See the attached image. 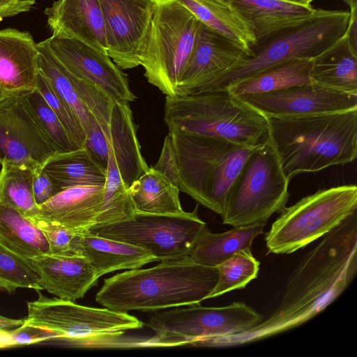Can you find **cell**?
<instances>
[{
	"label": "cell",
	"instance_id": "1",
	"mask_svg": "<svg viewBox=\"0 0 357 357\" xmlns=\"http://www.w3.org/2000/svg\"><path fill=\"white\" fill-rule=\"evenodd\" d=\"M357 271L356 213L324 235L291 273L281 302L266 319L238 334L204 340V347L242 345L283 333L309 321L349 286Z\"/></svg>",
	"mask_w": 357,
	"mask_h": 357
},
{
	"label": "cell",
	"instance_id": "2",
	"mask_svg": "<svg viewBox=\"0 0 357 357\" xmlns=\"http://www.w3.org/2000/svg\"><path fill=\"white\" fill-rule=\"evenodd\" d=\"M255 149L169 130L153 167L165 174L180 191L220 215L231 185Z\"/></svg>",
	"mask_w": 357,
	"mask_h": 357
},
{
	"label": "cell",
	"instance_id": "3",
	"mask_svg": "<svg viewBox=\"0 0 357 357\" xmlns=\"http://www.w3.org/2000/svg\"><path fill=\"white\" fill-rule=\"evenodd\" d=\"M216 267L190 256L162 260L148 268H134L104 280L96 301L112 310L157 311L199 304L208 299L218 281Z\"/></svg>",
	"mask_w": 357,
	"mask_h": 357
},
{
	"label": "cell",
	"instance_id": "4",
	"mask_svg": "<svg viewBox=\"0 0 357 357\" xmlns=\"http://www.w3.org/2000/svg\"><path fill=\"white\" fill-rule=\"evenodd\" d=\"M268 142L290 181L352 162L357 156V109L300 116H265Z\"/></svg>",
	"mask_w": 357,
	"mask_h": 357
},
{
	"label": "cell",
	"instance_id": "5",
	"mask_svg": "<svg viewBox=\"0 0 357 357\" xmlns=\"http://www.w3.org/2000/svg\"><path fill=\"white\" fill-rule=\"evenodd\" d=\"M169 130L225 139L257 148L268 141L266 116L228 90L166 96Z\"/></svg>",
	"mask_w": 357,
	"mask_h": 357
},
{
	"label": "cell",
	"instance_id": "6",
	"mask_svg": "<svg viewBox=\"0 0 357 357\" xmlns=\"http://www.w3.org/2000/svg\"><path fill=\"white\" fill-rule=\"evenodd\" d=\"M153 15L140 66L148 82L174 97L190 58L201 22L177 0H153Z\"/></svg>",
	"mask_w": 357,
	"mask_h": 357
},
{
	"label": "cell",
	"instance_id": "7",
	"mask_svg": "<svg viewBox=\"0 0 357 357\" xmlns=\"http://www.w3.org/2000/svg\"><path fill=\"white\" fill-rule=\"evenodd\" d=\"M349 16V11L323 9L311 20L257 44L250 56L197 93L225 90L268 67L315 57L344 34Z\"/></svg>",
	"mask_w": 357,
	"mask_h": 357
},
{
	"label": "cell",
	"instance_id": "8",
	"mask_svg": "<svg viewBox=\"0 0 357 357\" xmlns=\"http://www.w3.org/2000/svg\"><path fill=\"white\" fill-rule=\"evenodd\" d=\"M357 187L320 189L285 206L265 233L268 253L290 254L324 236L356 213Z\"/></svg>",
	"mask_w": 357,
	"mask_h": 357
},
{
	"label": "cell",
	"instance_id": "9",
	"mask_svg": "<svg viewBox=\"0 0 357 357\" xmlns=\"http://www.w3.org/2000/svg\"><path fill=\"white\" fill-rule=\"evenodd\" d=\"M38 298L27 303L24 324L56 333L57 340L74 346H121L118 341L125 332L141 328L144 324L127 312L109 308L80 305L59 298Z\"/></svg>",
	"mask_w": 357,
	"mask_h": 357
},
{
	"label": "cell",
	"instance_id": "10",
	"mask_svg": "<svg viewBox=\"0 0 357 357\" xmlns=\"http://www.w3.org/2000/svg\"><path fill=\"white\" fill-rule=\"evenodd\" d=\"M289 183L272 145L267 142L256 148L227 195L222 222L232 227L266 223L286 206Z\"/></svg>",
	"mask_w": 357,
	"mask_h": 357
},
{
	"label": "cell",
	"instance_id": "11",
	"mask_svg": "<svg viewBox=\"0 0 357 357\" xmlns=\"http://www.w3.org/2000/svg\"><path fill=\"white\" fill-rule=\"evenodd\" d=\"M207 228L196 206L191 212L180 214L135 212L127 220L94 226L88 231L142 248L160 261L190 256Z\"/></svg>",
	"mask_w": 357,
	"mask_h": 357
},
{
	"label": "cell",
	"instance_id": "12",
	"mask_svg": "<svg viewBox=\"0 0 357 357\" xmlns=\"http://www.w3.org/2000/svg\"><path fill=\"white\" fill-rule=\"evenodd\" d=\"M149 317L146 326L155 333L162 347L196 344L204 340L245 332L263 317L243 302L222 307L186 305Z\"/></svg>",
	"mask_w": 357,
	"mask_h": 357
},
{
	"label": "cell",
	"instance_id": "13",
	"mask_svg": "<svg viewBox=\"0 0 357 357\" xmlns=\"http://www.w3.org/2000/svg\"><path fill=\"white\" fill-rule=\"evenodd\" d=\"M57 59L75 77L102 90L114 102L136 99L126 74L109 56L74 38L52 33L44 40Z\"/></svg>",
	"mask_w": 357,
	"mask_h": 357
},
{
	"label": "cell",
	"instance_id": "14",
	"mask_svg": "<svg viewBox=\"0 0 357 357\" xmlns=\"http://www.w3.org/2000/svg\"><path fill=\"white\" fill-rule=\"evenodd\" d=\"M105 19L107 54L122 70L140 66L153 15V0H98Z\"/></svg>",
	"mask_w": 357,
	"mask_h": 357
},
{
	"label": "cell",
	"instance_id": "15",
	"mask_svg": "<svg viewBox=\"0 0 357 357\" xmlns=\"http://www.w3.org/2000/svg\"><path fill=\"white\" fill-rule=\"evenodd\" d=\"M54 153L28 107L23 91L0 101V164L9 161L40 167Z\"/></svg>",
	"mask_w": 357,
	"mask_h": 357
},
{
	"label": "cell",
	"instance_id": "16",
	"mask_svg": "<svg viewBox=\"0 0 357 357\" xmlns=\"http://www.w3.org/2000/svg\"><path fill=\"white\" fill-rule=\"evenodd\" d=\"M238 97L264 116H300L357 109V94L314 82Z\"/></svg>",
	"mask_w": 357,
	"mask_h": 357
},
{
	"label": "cell",
	"instance_id": "17",
	"mask_svg": "<svg viewBox=\"0 0 357 357\" xmlns=\"http://www.w3.org/2000/svg\"><path fill=\"white\" fill-rule=\"evenodd\" d=\"M248 56L228 39L202 23L194 50L181 75L177 96L197 93Z\"/></svg>",
	"mask_w": 357,
	"mask_h": 357
},
{
	"label": "cell",
	"instance_id": "18",
	"mask_svg": "<svg viewBox=\"0 0 357 357\" xmlns=\"http://www.w3.org/2000/svg\"><path fill=\"white\" fill-rule=\"evenodd\" d=\"M45 14L52 33L76 39L107 54L106 26L98 0H58Z\"/></svg>",
	"mask_w": 357,
	"mask_h": 357
},
{
	"label": "cell",
	"instance_id": "19",
	"mask_svg": "<svg viewBox=\"0 0 357 357\" xmlns=\"http://www.w3.org/2000/svg\"><path fill=\"white\" fill-rule=\"evenodd\" d=\"M251 29L256 45L314 18L323 9L282 0H225Z\"/></svg>",
	"mask_w": 357,
	"mask_h": 357
},
{
	"label": "cell",
	"instance_id": "20",
	"mask_svg": "<svg viewBox=\"0 0 357 357\" xmlns=\"http://www.w3.org/2000/svg\"><path fill=\"white\" fill-rule=\"evenodd\" d=\"M103 190L104 185L66 188L39 205L33 218L60 225L77 234L88 231L96 224Z\"/></svg>",
	"mask_w": 357,
	"mask_h": 357
},
{
	"label": "cell",
	"instance_id": "21",
	"mask_svg": "<svg viewBox=\"0 0 357 357\" xmlns=\"http://www.w3.org/2000/svg\"><path fill=\"white\" fill-rule=\"evenodd\" d=\"M30 261L43 289L61 299L75 301L83 298L100 278L82 256L46 255Z\"/></svg>",
	"mask_w": 357,
	"mask_h": 357
},
{
	"label": "cell",
	"instance_id": "22",
	"mask_svg": "<svg viewBox=\"0 0 357 357\" xmlns=\"http://www.w3.org/2000/svg\"><path fill=\"white\" fill-rule=\"evenodd\" d=\"M38 50L26 31L0 30V86L10 93L37 89Z\"/></svg>",
	"mask_w": 357,
	"mask_h": 357
},
{
	"label": "cell",
	"instance_id": "23",
	"mask_svg": "<svg viewBox=\"0 0 357 357\" xmlns=\"http://www.w3.org/2000/svg\"><path fill=\"white\" fill-rule=\"evenodd\" d=\"M72 247L76 255L89 261L99 278L114 271L137 268L155 261L142 248L89 231L76 234Z\"/></svg>",
	"mask_w": 357,
	"mask_h": 357
},
{
	"label": "cell",
	"instance_id": "24",
	"mask_svg": "<svg viewBox=\"0 0 357 357\" xmlns=\"http://www.w3.org/2000/svg\"><path fill=\"white\" fill-rule=\"evenodd\" d=\"M109 153L126 185H130L149 169L142 156L130 104L114 102L108 125Z\"/></svg>",
	"mask_w": 357,
	"mask_h": 357
},
{
	"label": "cell",
	"instance_id": "25",
	"mask_svg": "<svg viewBox=\"0 0 357 357\" xmlns=\"http://www.w3.org/2000/svg\"><path fill=\"white\" fill-rule=\"evenodd\" d=\"M310 79L328 88L357 94V43L346 31L312 59Z\"/></svg>",
	"mask_w": 357,
	"mask_h": 357
},
{
	"label": "cell",
	"instance_id": "26",
	"mask_svg": "<svg viewBox=\"0 0 357 357\" xmlns=\"http://www.w3.org/2000/svg\"><path fill=\"white\" fill-rule=\"evenodd\" d=\"M203 24L217 32L250 56L256 45L247 23L225 0H177Z\"/></svg>",
	"mask_w": 357,
	"mask_h": 357
},
{
	"label": "cell",
	"instance_id": "27",
	"mask_svg": "<svg viewBox=\"0 0 357 357\" xmlns=\"http://www.w3.org/2000/svg\"><path fill=\"white\" fill-rule=\"evenodd\" d=\"M59 192L79 185H104L107 172L92 158L84 147L56 153L41 166Z\"/></svg>",
	"mask_w": 357,
	"mask_h": 357
},
{
	"label": "cell",
	"instance_id": "28",
	"mask_svg": "<svg viewBox=\"0 0 357 357\" xmlns=\"http://www.w3.org/2000/svg\"><path fill=\"white\" fill-rule=\"evenodd\" d=\"M177 185L153 167L143 173L129 188L135 212L180 214L185 212Z\"/></svg>",
	"mask_w": 357,
	"mask_h": 357
},
{
	"label": "cell",
	"instance_id": "29",
	"mask_svg": "<svg viewBox=\"0 0 357 357\" xmlns=\"http://www.w3.org/2000/svg\"><path fill=\"white\" fill-rule=\"evenodd\" d=\"M266 223L234 227L222 233L207 228L198 238L190 257L197 264L217 267L238 251L251 249L254 239L264 234Z\"/></svg>",
	"mask_w": 357,
	"mask_h": 357
},
{
	"label": "cell",
	"instance_id": "30",
	"mask_svg": "<svg viewBox=\"0 0 357 357\" xmlns=\"http://www.w3.org/2000/svg\"><path fill=\"white\" fill-rule=\"evenodd\" d=\"M0 243L29 260L50 253L47 240L34 220L19 210L2 204Z\"/></svg>",
	"mask_w": 357,
	"mask_h": 357
},
{
	"label": "cell",
	"instance_id": "31",
	"mask_svg": "<svg viewBox=\"0 0 357 357\" xmlns=\"http://www.w3.org/2000/svg\"><path fill=\"white\" fill-rule=\"evenodd\" d=\"M313 58H296L268 67L227 89L238 96L275 91L311 83L310 70Z\"/></svg>",
	"mask_w": 357,
	"mask_h": 357
},
{
	"label": "cell",
	"instance_id": "32",
	"mask_svg": "<svg viewBox=\"0 0 357 357\" xmlns=\"http://www.w3.org/2000/svg\"><path fill=\"white\" fill-rule=\"evenodd\" d=\"M0 165V204L13 207L30 218H35L38 206L33 197V180L39 167L9 161Z\"/></svg>",
	"mask_w": 357,
	"mask_h": 357
},
{
	"label": "cell",
	"instance_id": "33",
	"mask_svg": "<svg viewBox=\"0 0 357 357\" xmlns=\"http://www.w3.org/2000/svg\"><path fill=\"white\" fill-rule=\"evenodd\" d=\"M37 48L39 72L70 106L86 132L91 114L75 91L64 66L53 54L45 40L37 43Z\"/></svg>",
	"mask_w": 357,
	"mask_h": 357
},
{
	"label": "cell",
	"instance_id": "34",
	"mask_svg": "<svg viewBox=\"0 0 357 357\" xmlns=\"http://www.w3.org/2000/svg\"><path fill=\"white\" fill-rule=\"evenodd\" d=\"M135 213L129 188L122 180L113 156L109 154L102 206L95 226L121 222L131 218Z\"/></svg>",
	"mask_w": 357,
	"mask_h": 357
},
{
	"label": "cell",
	"instance_id": "35",
	"mask_svg": "<svg viewBox=\"0 0 357 357\" xmlns=\"http://www.w3.org/2000/svg\"><path fill=\"white\" fill-rule=\"evenodd\" d=\"M259 265V261L252 255V249L237 252L216 267L218 281L208 298L245 288L257 278Z\"/></svg>",
	"mask_w": 357,
	"mask_h": 357
},
{
	"label": "cell",
	"instance_id": "36",
	"mask_svg": "<svg viewBox=\"0 0 357 357\" xmlns=\"http://www.w3.org/2000/svg\"><path fill=\"white\" fill-rule=\"evenodd\" d=\"M26 102L37 123L56 153L69 152L79 147L36 89L23 91Z\"/></svg>",
	"mask_w": 357,
	"mask_h": 357
},
{
	"label": "cell",
	"instance_id": "37",
	"mask_svg": "<svg viewBox=\"0 0 357 357\" xmlns=\"http://www.w3.org/2000/svg\"><path fill=\"white\" fill-rule=\"evenodd\" d=\"M18 288L43 289L31 261L0 243V289L12 292Z\"/></svg>",
	"mask_w": 357,
	"mask_h": 357
},
{
	"label": "cell",
	"instance_id": "38",
	"mask_svg": "<svg viewBox=\"0 0 357 357\" xmlns=\"http://www.w3.org/2000/svg\"><path fill=\"white\" fill-rule=\"evenodd\" d=\"M37 89L56 114L73 141L84 147L86 135L77 115L66 101L52 88L47 79L39 72Z\"/></svg>",
	"mask_w": 357,
	"mask_h": 357
},
{
	"label": "cell",
	"instance_id": "39",
	"mask_svg": "<svg viewBox=\"0 0 357 357\" xmlns=\"http://www.w3.org/2000/svg\"><path fill=\"white\" fill-rule=\"evenodd\" d=\"M84 147L96 162L107 172L109 149L108 127L102 126L91 114Z\"/></svg>",
	"mask_w": 357,
	"mask_h": 357
},
{
	"label": "cell",
	"instance_id": "40",
	"mask_svg": "<svg viewBox=\"0 0 357 357\" xmlns=\"http://www.w3.org/2000/svg\"><path fill=\"white\" fill-rule=\"evenodd\" d=\"M32 219V218H31ZM45 234L50 247L49 255H76L73 250L72 241L77 232L58 224L33 218Z\"/></svg>",
	"mask_w": 357,
	"mask_h": 357
},
{
	"label": "cell",
	"instance_id": "41",
	"mask_svg": "<svg viewBox=\"0 0 357 357\" xmlns=\"http://www.w3.org/2000/svg\"><path fill=\"white\" fill-rule=\"evenodd\" d=\"M9 331L15 346L32 344L59 338V335L52 331L24 323Z\"/></svg>",
	"mask_w": 357,
	"mask_h": 357
},
{
	"label": "cell",
	"instance_id": "42",
	"mask_svg": "<svg viewBox=\"0 0 357 357\" xmlns=\"http://www.w3.org/2000/svg\"><path fill=\"white\" fill-rule=\"evenodd\" d=\"M59 192L41 167L35 170L33 193L38 206L45 203Z\"/></svg>",
	"mask_w": 357,
	"mask_h": 357
},
{
	"label": "cell",
	"instance_id": "43",
	"mask_svg": "<svg viewBox=\"0 0 357 357\" xmlns=\"http://www.w3.org/2000/svg\"><path fill=\"white\" fill-rule=\"evenodd\" d=\"M35 3L36 0H0V20L27 12Z\"/></svg>",
	"mask_w": 357,
	"mask_h": 357
},
{
	"label": "cell",
	"instance_id": "44",
	"mask_svg": "<svg viewBox=\"0 0 357 357\" xmlns=\"http://www.w3.org/2000/svg\"><path fill=\"white\" fill-rule=\"evenodd\" d=\"M15 347L9 330L0 327V349Z\"/></svg>",
	"mask_w": 357,
	"mask_h": 357
},
{
	"label": "cell",
	"instance_id": "45",
	"mask_svg": "<svg viewBox=\"0 0 357 357\" xmlns=\"http://www.w3.org/2000/svg\"><path fill=\"white\" fill-rule=\"evenodd\" d=\"M24 322V319H10L0 315V327L10 329L22 325Z\"/></svg>",
	"mask_w": 357,
	"mask_h": 357
},
{
	"label": "cell",
	"instance_id": "46",
	"mask_svg": "<svg viewBox=\"0 0 357 357\" xmlns=\"http://www.w3.org/2000/svg\"><path fill=\"white\" fill-rule=\"evenodd\" d=\"M349 8L350 13H357V0H342Z\"/></svg>",
	"mask_w": 357,
	"mask_h": 357
},
{
	"label": "cell",
	"instance_id": "47",
	"mask_svg": "<svg viewBox=\"0 0 357 357\" xmlns=\"http://www.w3.org/2000/svg\"><path fill=\"white\" fill-rule=\"evenodd\" d=\"M282 1H287L289 3L299 4V5H303V6L310 5L311 3L313 1V0H282Z\"/></svg>",
	"mask_w": 357,
	"mask_h": 357
},
{
	"label": "cell",
	"instance_id": "48",
	"mask_svg": "<svg viewBox=\"0 0 357 357\" xmlns=\"http://www.w3.org/2000/svg\"><path fill=\"white\" fill-rule=\"evenodd\" d=\"M10 94L12 93L8 92L0 86V101L9 96Z\"/></svg>",
	"mask_w": 357,
	"mask_h": 357
}]
</instances>
